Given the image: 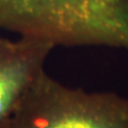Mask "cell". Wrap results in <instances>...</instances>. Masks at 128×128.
<instances>
[{"mask_svg":"<svg viewBox=\"0 0 128 128\" xmlns=\"http://www.w3.org/2000/svg\"><path fill=\"white\" fill-rule=\"evenodd\" d=\"M0 28L56 47L128 51V0H0Z\"/></svg>","mask_w":128,"mask_h":128,"instance_id":"6da1fadb","label":"cell"},{"mask_svg":"<svg viewBox=\"0 0 128 128\" xmlns=\"http://www.w3.org/2000/svg\"><path fill=\"white\" fill-rule=\"evenodd\" d=\"M4 128H128V98L67 86L44 72Z\"/></svg>","mask_w":128,"mask_h":128,"instance_id":"7a4b0ae2","label":"cell"},{"mask_svg":"<svg viewBox=\"0 0 128 128\" xmlns=\"http://www.w3.org/2000/svg\"><path fill=\"white\" fill-rule=\"evenodd\" d=\"M55 47L31 36L0 39V128L6 126L25 94L46 72V60Z\"/></svg>","mask_w":128,"mask_h":128,"instance_id":"3957f363","label":"cell"}]
</instances>
